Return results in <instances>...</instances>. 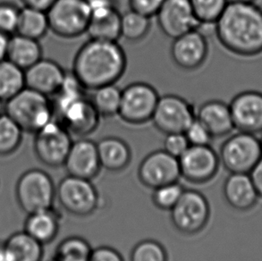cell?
Segmentation results:
<instances>
[{
	"label": "cell",
	"instance_id": "1",
	"mask_svg": "<svg viewBox=\"0 0 262 261\" xmlns=\"http://www.w3.org/2000/svg\"><path fill=\"white\" fill-rule=\"evenodd\" d=\"M126 67V54L118 41L90 39L75 54L71 72L87 91L92 92L117 84Z\"/></svg>",
	"mask_w": 262,
	"mask_h": 261
},
{
	"label": "cell",
	"instance_id": "2",
	"mask_svg": "<svg viewBox=\"0 0 262 261\" xmlns=\"http://www.w3.org/2000/svg\"><path fill=\"white\" fill-rule=\"evenodd\" d=\"M214 27L231 53L245 57L262 53V8L255 3L229 2Z\"/></svg>",
	"mask_w": 262,
	"mask_h": 261
},
{
	"label": "cell",
	"instance_id": "3",
	"mask_svg": "<svg viewBox=\"0 0 262 261\" xmlns=\"http://www.w3.org/2000/svg\"><path fill=\"white\" fill-rule=\"evenodd\" d=\"M86 92L70 72L66 74L57 94L51 98L55 119L64 124L72 135L82 138L97 130L100 119Z\"/></svg>",
	"mask_w": 262,
	"mask_h": 261
},
{
	"label": "cell",
	"instance_id": "4",
	"mask_svg": "<svg viewBox=\"0 0 262 261\" xmlns=\"http://www.w3.org/2000/svg\"><path fill=\"white\" fill-rule=\"evenodd\" d=\"M5 114L25 133L32 134L55 118L51 98L27 87L5 102Z\"/></svg>",
	"mask_w": 262,
	"mask_h": 261
},
{
	"label": "cell",
	"instance_id": "5",
	"mask_svg": "<svg viewBox=\"0 0 262 261\" xmlns=\"http://www.w3.org/2000/svg\"><path fill=\"white\" fill-rule=\"evenodd\" d=\"M15 197L26 214L53 208L56 187L49 173L39 168L25 171L15 185Z\"/></svg>",
	"mask_w": 262,
	"mask_h": 261
},
{
	"label": "cell",
	"instance_id": "6",
	"mask_svg": "<svg viewBox=\"0 0 262 261\" xmlns=\"http://www.w3.org/2000/svg\"><path fill=\"white\" fill-rule=\"evenodd\" d=\"M47 15L50 31L63 39H75L84 34L91 21L86 0H56Z\"/></svg>",
	"mask_w": 262,
	"mask_h": 261
},
{
	"label": "cell",
	"instance_id": "7",
	"mask_svg": "<svg viewBox=\"0 0 262 261\" xmlns=\"http://www.w3.org/2000/svg\"><path fill=\"white\" fill-rule=\"evenodd\" d=\"M160 96L152 85L143 81L128 84L122 90L118 117L125 124L142 125L152 119Z\"/></svg>",
	"mask_w": 262,
	"mask_h": 261
},
{
	"label": "cell",
	"instance_id": "8",
	"mask_svg": "<svg viewBox=\"0 0 262 261\" xmlns=\"http://www.w3.org/2000/svg\"><path fill=\"white\" fill-rule=\"evenodd\" d=\"M219 157L229 173H249L262 157L259 138L238 130L224 141Z\"/></svg>",
	"mask_w": 262,
	"mask_h": 261
},
{
	"label": "cell",
	"instance_id": "9",
	"mask_svg": "<svg viewBox=\"0 0 262 261\" xmlns=\"http://www.w3.org/2000/svg\"><path fill=\"white\" fill-rule=\"evenodd\" d=\"M34 134L33 150L37 159L52 168L64 166L73 143L72 134L64 124L54 118Z\"/></svg>",
	"mask_w": 262,
	"mask_h": 261
},
{
	"label": "cell",
	"instance_id": "10",
	"mask_svg": "<svg viewBox=\"0 0 262 261\" xmlns=\"http://www.w3.org/2000/svg\"><path fill=\"white\" fill-rule=\"evenodd\" d=\"M56 199L66 211L75 216L91 215L99 207V193L91 180L72 176L60 181Z\"/></svg>",
	"mask_w": 262,
	"mask_h": 261
},
{
	"label": "cell",
	"instance_id": "11",
	"mask_svg": "<svg viewBox=\"0 0 262 261\" xmlns=\"http://www.w3.org/2000/svg\"><path fill=\"white\" fill-rule=\"evenodd\" d=\"M171 211L174 228L188 235L198 233L209 222L210 208L205 196L195 190H184Z\"/></svg>",
	"mask_w": 262,
	"mask_h": 261
},
{
	"label": "cell",
	"instance_id": "12",
	"mask_svg": "<svg viewBox=\"0 0 262 261\" xmlns=\"http://www.w3.org/2000/svg\"><path fill=\"white\" fill-rule=\"evenodd\" d=\"M196 117L191 103L180 96H160L151 122L162 134L184 133Z\"/></svg>",
	"mask_w": 262,
	"mask_h": 261
},
{
	"label": "cell",
	"instance_id": "13",
	"mask_svg": "<svg viewBox=\"0 0 262 261\" xmlns=\"http://www.w3.org/2000/svg\"><path fill=\"white\" fill-rule=\"evenodd\" d=\"M178 161L181 177L192 184H203L213 179L220 165V157L210 145H190Z\"/></svg>",
	"mask_w": 262,
	"mask_h": 261
},
{
	"label": "cell",
	"instance_id": "14",
	"mask_svg": "<svg viewBox=\"0 0 262 261\" xmlns=\"http://www.w3.org/2000/svg\"><path fill=\"white\" fill-rule=\"evenodd\" d=\"M138 177L145 187L152 190L177 183L181 177L178 159L164 149L151 152L139 166Z\"/></svg>",
	"mask_w": 262,
	"mask_h": 261
},
{
	"label": "cell",
	"instance_id": "15",
	"mask_svg": "<svg viewBox=\"0 0 262 261\" xmlns=\"http://www.w3.org/2000/svg\"><path fill=\"white\" fill-rule=\"evenodd\" d=\"M156 17L160 31L173 39L201 27L190 0H165Z\"/></svg>",
	"mask_w": 262,
	"mask_h": 261
},
{
	"label": "cell",
	"instance_id": "16",
	"mask_svg": "<svg viewBox=\"0 0 262 261\" xmlns=\"http://www.w3.org/2000/svg\"><path fill=\"white\" fill-rule=\"evenodd\" d=\"M170 54L174 64L181 69L197 70L208 57L209 44L206 36L197 29L173 39Z\"/></svg>",
	"mask_w": 262,
	"mask_h": 261
},
{
	"label": "cell",
	"instance_id": "17",
	"mask_svg": "<svg viewBox=\"0 0 262 261\" xmlns=\"http://www.w3.org/2000/svg\"><path fill=\"white\" fill-rule=\"evenodd\" d=\"M234 129L249 134H262V92L245 91L231 100Z\"/></svg>",
	"mask_w": 262,
	"mask_h": 261
},
{
	"label": "cell",
	"instance_id": "18",
	"mask_svg": "<svg viewBox=\"0 0 262 261\" xmlns=\"http://www.w3.org/2000/svg\"><path fill=\"white\" fill-rule=\"evenodd\" d=\"M64 166L68 176L92 180L101 168L97 142L86 138L73 141Z\"/></svg>",
	"mask_w": 262,
	"mask_h": 261
},
{
	"label": "cell",
	"instance_id": "19",
	"mask_svg": "<svg viewBox=\"0 0 262 261\" xmlns=\"http://www.w3.org/2000/svg\"><path fill=\"white\" fill-rule=\"evenodd\" d=\"M25 74L27 88L52 98L61 88L67 72L56 61L42 57Z\"/></svg>",
	"mask_w": 262,
	"mask_h": 261
},
{
	"label": "cell",
	"instance_id": "20",
	"mask_svg": "<svg viewBox=\"0 0 262 261\" xmlns=\"http://www.w3.org/2000/svg\"><path fill=\"white\" fill-rule=\"evenodd\" d=\"M196 118L209 130L213 138H221L234 130L229 104L219 99L202 103L195 110Z\"/></svg>",
	"mask_w": 262,
	"mask_h": 261
},
{
	"label": "cell",
	"instance_id": "21",
	"mask_svg": "<svg viewBox=\"0 0 262 261\" xmlns=\"http://www.w3.org/2000/svg\"><path fill=\"white\" fill-rule=\"evenodd\" d=\"M225 200L238 211H248L255 206L259 196L249 173H230L223 186Z\"/></svg>",
	"mask_w": 262,
	"mask_h": 261
},
{
	"label": "cell",
	"instance_id": "22",
	"mask_svg": "<svg viewBox=\"0 0 262 261\" xmlns=\"http://www.w3.org/2000/svg\"><path fill=\"white\" fill-rule=\"evenodd\" d=\"M100 166L110 172H119L127 167L132 159L131 148L120 138L108 136L97 142Z\"/></svg>",
	"mask_w": 262,
	"mask_h": 261
},
{
	"label": "cell",
	"instance_id": "23",
	"mask_svg": "<svg viewBox=\"0 0 262 261\" xmlns=\"http://www.w3.org/2000/svg\"><path fill=\"white\" fill-rule=\"evenodd\" d=\"M42 47L39 40L14 33L10 36L7 47V59L20 67L28 69L42 58Z\"/></svg>",
	"mask_w": 262,
	"mask_h": 261
},
{
	"label": "cell",
	"instance_id": "24",
	"mask_svg": "<svg viewBox=\"0 0 262 261\" xmlns=\"http://www.w3.org/2000/svg\"><path fill=\"white\" fill-rule=\"evenodd\" d=\"M24 230L43 245L50 244L58 233L59 216L53 208L30 213Z\"/></svg>",
	"mask_w": 262,
	"mask_h": 261
},
{
	"label": "cell",
	"instance_id": "25",
	"mask_svg": "<svg viewBox=\"0 0 262 261\" xmlns=\"http://www.w3.org/2000/svg\"><path fill=\"white\" fill-rule=\"evenodd\" d=\"M5 244L13 261H42L43 244L25 230L11 234Z\"/></svg>",
	"mask_w": 262,
	"mask_h": 261
},
{
	"label": "cell",
	"instance_id": "26",
	"mask_svg": "<svg viewBox=\"0 0 262 261\" xmlns=\"http://www.w3.org/2000/svg\"><path fill=\"white\" fill-rule=\"evenodd\" d=\"M49 31L50 25L47 12L28 7L20 9L15 33L39 40Z\"/></svg>",
	"mask_w": 262,
	"mask_h": 261
},
{
	"label": "cell",
	"instance_id": "27",
	"mask_svg": "<svg viewBox=\"0 0 262 261\" xmlns=\"http://www.w3.org/2000/svg\"><path fill=\"white\" fill-rule=\"evenodd\" d=\"M86 33L90 39L118 41L121 38V14L119 10L99 17L91 18Z\"/></svg>",
	"mask_w": 262,
	"mask_h": 261
},
{
	"label": "cell",
	"instance_id": "28",
	"mask_svg": "<svg viewBox=\"0 0 262 261\" xmlns=\"http://www.w3.org/2000/svg\"><path fill=\"white\" fill-rule=\"evenodd\" d=\"M25 85V70L13 64L8 59L0 62V99L7 102L12 99Z\"/></svg>",
	"mask_w": 262,
	"mask_h": 261
},
{
	"label": "cell",
	"instance_id": "29",
	"mask_svg": "<svg viewBox=\"0 0 262 261\" xmlns=\"http://www.w3.org/2000/svg\"><path fill=\"white\" fill-rule=\"evenodd\" d=\"M122 90L117 84L106 85L92 91L93 106L100 117H113L118 115Z\"/></svg>",
	"mask_w": 262,
	"mask_h": 261
},
{
	"label": "cell",
	"instance_id": "30",
	"mask_svg": "<svg viewBox=\"0 0 262 261\" xmlns=\"http://www.w3.org/2000/svg\"><path fill=\"white\" fill-rule=\"evenodd\" d=\"M151 18L129 9L121 14V37L130 42H138L149 34Z\"/></svg>",
	"mask_w": 262,
	"mask_h": 261
},
{
	"label": "cell",
	"instance_id": "31",
	"mask_svg": "<svg viewBox=\"0 0 262 261\" xmlns=\"http://www.w3.org/2000/svg\"><path fill=\"white\" fill-rule=\"evenodd\" d=\"M92 251V248L84 238L68 237L58 244L53 261H88Z\"/></svg>",
	"mask_w": 262,
	"mask_h": 261
},
{
	"label": "cell",
	"instance_id": "32",
	"mask_svg": "<svg viewBox=\"0 0 262 261\" xmlns=\"http://www.w3.org/2000/svg\"><path fill=\"white\" fill-rule=\"evenodd\" d=\"M24 130L7 114L0 116V157L13 154L21 146Z\"/></svg>",
	"mask_w": 262,
	"mask_h": 261
},
{
	"label": "cell",
	"instance_id": "33",
	"mask_svg": "<svg viewBox=\"0 0 262 261\" xmlns=\"http://www.w3.org/2000/svg\"><path fill=\"white\" fill-rule=\"evenodd\" d=\"M190 2L201 26L215 25L229 3L228 0H190Z\"/></svg>",
	"mask_w": 262,
	"mask_h": 261
},
{
	"label": "cell",
	"instance_id": "34",
	"mask_svg": "<svg viewBox=\"0 0 262 261\" xmlns=\"http://www.w3.org/2000/svg\"><path fill=\"white\" fill-rule=\"evenodd\" d=\"M131 261H167V253L162 244L154 240H144L135 245Z\"/></svg>",
	"mask_w": 262,
	"mask_h": 261
},
{
	"label": "cell",
	"instance_id": "35",
	"mask_svg": "<svg viewBox=\"0 0 262 261\" xmlns=\"http://www.w3.org/2000/svg\"><path fill=\"white\" fill-rule=\"evenodd\" d=\"M184 191V188L178 182L156 188L153 191V203L161 210H171L179 201Z\"/></svg>",
	"mask_w": 262,
	"mask_h": 261
},
{
	"label": "cell",
	"instance_id": "36",
	"mask_svg": "<svg viewBox=\"0 0 262 261\" xmlns=\"http://www.w3.org/2000/svg\"><path fill=\"white\" fill-rule=\"evenodd\" d=\"M20 7L11 2H0V32L11 36L16 32Z\"/></svg>",
	"mask_w": 262,
	"mask_h": 261
},
{
	"label": "cell",
	"instance_id": "37",
	"mask_svg": "<svg viewBox=\"0 0 262 261\" xmlns=\"http://www.w3.org/2000/svg\"><path fill=\"white\" fill-rule=\"evenodd\" d=\"M184 134L187 138L190 145L194 146L210 145L213 139L212 135L205 127V125L202 124V122H200L196 117L188 126Z\"/></svg>",
	"mask_w": 262,
	"mask_h": 261
},
{
	"label": "cell",
	"instance_id": "38",
	"mask_svg": "<svg viewBox=\"0 0 262 261\" xmlns=\"http://www.w3.org/2000/svg\"><path fill=\"white\" fill-rule=\"evenodd\" d=\"M190 147V143L184 133L166 134L164 140V150L179 159Z\"/></svg>",
	"mask_w": 262,
	"mask_h": 261
},
{
	"label": "cell",
	"instance_id": "39",
	"mask_svg": "<svg viewBox=\"0 0 262 261\" xmlns=\"http://www.w3.org/2000/svg\"><path fill=\"white\" fill-rule=\"evenodd\" d=\"M164 2L165 0H128L130 9L150 18L156 16Z\"/></svg>",
	"mask_w": 262,
	"mask_h": 261
},
{
	"label": "cell",
	"instance_id": "40",
	"mask_svg": "<svg viewBox=\"0 0 262 261\" xmlns=\"http://www.w3.org/2000/svg\"><path fill=\"white\" fill-rule=\"evenodd\" d=\"M91 11V18L99 17L118 9L117 0H86Z\"/></svg>",
	"mask_w": 262,
	"mask_h": 261
},
{
	"label": "cell",
	"instance_id": "41",
	"mask_svg": "<svg viewBox=\"0 0 262 261\" xmlns=\"http://www.w3.org/2000/svg\"><path fill=\"white\" fill-rule=\"evenodd\" d=\"M88 261H124L122 255L115 250L114 248L108 246L92 249V253Z\"/></svg>",
	"mask_w": 262,
	"mask_h": 261
},
{
	"label": "cell",
	"instance_id": "42",
	"mask_svg": "<svg viewBox=\"0 0 262 261\" xmlns=\"http://www.w3.org/2000/svg\"><path fill=\"white\" fill-rule=\"evenodd\" d=\"M259 198L262 199V157L249 173Z\"/></svg>",
	"mask_w": 262,
	"mask_h": 261
},
{
	"label": "cell",
	"instance_id": "43",
	"mask_svg": "<svg viewBox=\"0 0 262 261\" xmlns=\"http://www.w3.org/2000/svg\"><path fill=\"white\" fill-rule=\"evenodd\" d=\"M24 7H32L39 10L47 11L49 10L52 5H53L56 0H21Z\"/></svg>",
	"mask_w": 262,
	"mask_h": 261
},
{
	"label": "cell",
	"instance_id": "44",
	"mask_svg": "<svg viewBox=\"0 0 262 261\" xmlns=\"http://www.w3.org/2000/svg\"><path fill=\"white\" fill-rule=\"evenodd\" d=\"M10 36L0 32V62L7 59V47Z\"/></svg>",
	"mask_w": 262,
	"mask_h": 261
},
{
	"label": "cell",
	"instance_id": "45",
	"mask_svg": "<svg viewBox=\"0 0 262 261\" xmlns=\"http://www.w3.org/2000/svg\"><path fill=\"white\" fill-rule=\"evenodd\" d=\"M0 261H13L5 242H0Z\"/></svg>",
	"mask_w": 262,
	"mask_h": 261
},
{
	"label": "cell",
	"instance_id": "46",
	"mask_svg": "<svg viewBox=\"0 0 262 261\" xmlns=\"http://www.w3.org/2000/svg\"><path fill=\"white\" fill-rule=\"evenodd\" d=\"M229 2H238V3H255L256 0H228Z\"/></svg>",
	"mask_w": 262,
	"mask_h": 261
},
{
	"label": "cell",
	"instance_id": "47",
	"mask_svg": "<svg viewBox=\"0 0 262 261\" xmlns=\"http://www.w3.org/2000/svg\"><path fill=\"white\" fill-rule=\"evenodd\" d=\"M5 113V102L0 99V116Z\"/></svg>",
	"mask_w": 262,
	"mask_h": 261
},
{
	"label": "cell",
	"instance_id": "48",
	"mask_svg": "<svg viewBox=\"0 0 262 261\" xmlns=\"http://www.w3.org/2000/svg\"><path fill=\"white\" fill-rule=\"evenodd\" d=\"M261 136H260V138H259V146H260V149H261V153H262V134Z\"/></svg>",
	"mask_w": 262,
	"mask_h": 261
}]
</instances>
